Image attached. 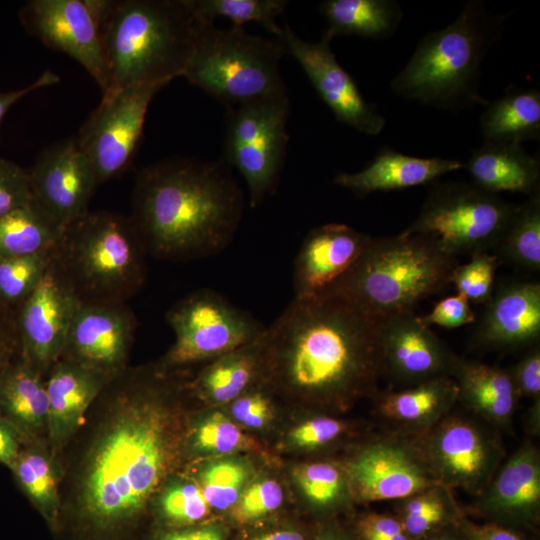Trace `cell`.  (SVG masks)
Returning a JSON list of instances; mask_svg holds the SVG:
<instances>
[{
  "instance_id": "cell-36",
  "label": "cell",
  "mask_w": 540,
  "mask_h": 540,
  "mask_svg": "<svg viewBox=\"0 0 540 540\" xmlns=\"http://www.w3.org/2000/svg\"><path fill=\"white\" fill-rule=\"evenodd\" d=\"M188 3L203 21L214 22L217 17L228 19L233 27L255 22L262 25L273 37H279L283 27L276 22L287 4V0H188Z\"/></svg>"
},
{
  "instance_id": "cell-6",
  "label": "cell",
  "mask_w": 540,
  "mask_h": 540,
  "mask_svg": "<svg viewBox=\"0 0 540 540\" xmlns=\"http://www.w3.org/2000/svg\"><path fill=\"white\" fill-rule=\"evenodd\" d=\"M458 264L431 236H371L351 270L322 294L382 319L413 311L421 300L450 285Z\"/></svg>"
},
{
  "instance_id": "cell-41",
  "label": "cell",
  "mask_w": 540,
  "mask_h": 540,
  "mask_svg": "<svg viewBox=\"0 0 540 540\" xmlns=\"http://www.w3.org/2000/svg\"><path fill=\"white\" fill-rule=\"evenodd\" d=\"M499 258L488 252L471 255V260L458 264L452 274L453 283L458 293L464 295L469 302L486 303L494 289L495 273Z\"/></svg>"
},
{
  "instance_id": "cell-56",
  "label": "cell",
  "mask_w": 540,
  "mask_h": 540,
  "mask_svg": "<svg viewBox=\"0 0 540 540\" xmlns=\"http://www.w3.org/2000/svg\"><path fill=\"white\" fill-rule=\"evenodd\" d=\"M419 540H466V537L459 523H455L437 529Z\"/></svg>"
},
{
  "instance_id": "cell-54",
  "label": "cell",
  "mask_w": 540,
  "mask_h": 540,
  "mask_svg": "<svg viewBox=\"0 0 540 540\" xmlns=\"http://www.w3.org/2000/svg\"><path fill=\"white\" fill-rule=\"evenodd\" d=\"M23 442L21 434L0 414V463L10 468Z\"/></svg>"
},
{
  "instance_id": "cell-47",
  "label": "cell",
  "mask_w": 540,
  "mask_h": 540,
  "mask_svg": "<svg viewBox=\"0 0 540 540\" xmlns=\"http://www.w3.org/2000/svg\"><path fill=\"white\" fill-rule=\"evenodd\" d=\"M420 320L427 326L434 324L452 329L474 323L476 316L470 307L468 299L458 293L457 295L446 297L439 301L432 311L420 317Z\"/></svg>"
},
{
  "instance_id": "cell-48",
  "label": "cell",
  "mask_w": 540,
  "mask_h": 540,
  "mask_svg": "<svg viewBox=\"0 0 540 540\" xmlns=\"http://www.w3.org/2000/svg\"><path fill=\"white\" fill-rule=\"evenodd\" d=\"M250 389L232 401L231 413L243 426L258 429L269 420L272 407L265 393L260 390L250 391Z\"/></svg>"
},
{
  "instance_id": "cell-39",
  "label": "cell",
  "mask_w": 540,
  "mask_h": 540,
  "mask_svg": "<svg viewBox=\"0 0 540 540\" xmlns=\"http://www.w3.org/2000/svg\"><path fill=\"white\" fill-rule=\"evenodd\" d=\"M50 265V253L0 257V306L16 308L33 292Z\"/></svg>"
},
{
  "instance_id": "cell-31",
  "label": "cell",
  "mask_w": 540,
  "mask_h": 540,
  "mask_svg": "<svg viewBox=\"0 0 540 540\" xmlns=\"http://www.w3.org/2000/svg\"><path fill=\"white\" fill-rule=\"evenodd\" d=\"M262 335L214 359L195 382L197 393L210 402L225 404L234 401L260 378L263 380Z\"/></svg>"
},
{
  "instance_id": "cell-2",
  "label": "cell",
  "mask_w": 540,
  "mask_h": 540,
  "mask_svg": "<svg viewBox=\"0 0 540 540\" xmlns=\"http://www.w3.org/2000/svg\"><path fill=\"white\" fill-rule=\"evenodd\" d=\"M165 371L125 369L108 383L114 414L88 454L79 491L81 511L99 527L136 515L173 462Z\"/></svg>"
},
{
  "instance_id": "cell-50",
  "label": "cell",
  "mask_w": 540,
  "mask_h": 540,
  "mask_svg": "<svg viewBox=\"0 0 540 540\" xmlns=\"http://www.w3.org/2000/svg\"><path fill=\"white\" fill-rule=\"evenodd\" d=\"M402 531L404 529L395 514L368 513L356 525L359 540H386Z\"/></svg>"
},
{
  "instance_id": "cell-49",
  "label": "cell",
  "mask_w": 540,
  "mask_h": 540,
  "mask_svg": "<svg viewBox=\"0 0 540 540\" xmlns=\"http://www.w3.org/2000/svg\"><path fill=\"white\" fill-rule=\"evenodd\" d=\"M519 397L540 398V348L534 345L520 361L507 369Z\"/></svg>"
},
{
  "instance_id": "cell-15",
  "label": "cell",
  "mask_w": 540,
  "mask_h": 540,
  "mask_svg": "<svg viewBox=\"0 0 540 540\" xmlns=\"http://www.w3.org/2000/svg\"><path fill=\"white\" fill-rule=\"evenodd\" d=\"M18 16L27 33L79 62L106 91L107 66L91 0H30Z\"/></svg>"
},
{
  "instance_id": "cell-1",
  "label": "cell",
  "mask_w": 540,
  "mask_h": 540,
  "mask_svg": "<svg viewBox=\"0 0 540 540\" xmlns=\"http://www.w3.org/2000/svg\"><path fill=\"white\" fill-rule=\"evenodd\" d=\"M262 352L263 380L322 405L375 396L383 375L380 319L328 294L294 298L266 326Z\"/></svg>"
},
{
  "instance_id": "cell-5",
  "label": "cell",
  "mask_w": 540,
  "mask_h": 540,
  "mask_svg": "<svg viewBox=\"0 0 540 540\" xmlns=\"http://www.w3.org/2000/svg\"><path fill=\"white\" fill-rule=\"evenodd\" d=\"M508 14L490 11L481 0L468 1L448 26L426 34L390 83L398 96L451 112L485 106L482 64L502 37Z\"/></svg>"
},
{
  "instance_id": "cell-28",
  "label": "cell",
  "mask_w": 540,
  "mask_h": 540,
  "mask_svg": "<svg viewBox=\"0 0 540 540\" xmlns=\"http://www.w3.org/2000/svg\"><path fill=\"white\" fill-rule=\"evenodd\" d=\"M478 187L500 192L531 195L539 190V158L528 154L520 144L483 142L464 162Z\"/></svg>"
},
{
  "instance_id": "cell-30",
  "label": "cell",
  "mask_w": 540,
  "mask_h": 540,
  "mask_svg": "<svg viewBox=\"0 0 540 540\" xmlns=\"http://www.w3.org/2000/svg\"><path fill=\"white\" fill-rule=\"evenodd\" d=\"M483 142L512 143L540 138V92L534 88H509L488 101L480 116Z\"/></svg>"
},
{
  "instance_id": "cell-40",
  "label": "cell",
  "mask_w": 540,
  "mask_h": 540,
  "mask_svg": "<svg viewBox=\"0 0 540 540\" xmlns=\"http://www.w3.org/2000/svg\"><path fill=\"white\" fill-rule=\"evenodd\" d=\"M248 477L249 470L243 462L221 460L205 468L200 488L210 508L226 510L237 503Z\"/></svg>"
},
{
  "instance_id": "cell-10",
  "label": "cell",
  "mask_w": 540,
  "mask_h": 540,
  "mask_svg": "<svg viewBox=\"0 0 540 540\" xmlns=\"http://www.w3.org/2000/svg\"><path fill=\"white\" fill-rule=\"evenodd\" d=\"M288 94L227 107L221 160L244 178L249 206L277 188L287 143Z\"/></svg>"
},
{
  "instance_id": "cell-45",
  "label": "cell",
  "mask_w": 540,
  "mask_h": 540,
  "mask_svg": "<svg viewBox=\"0 0 540 540\" xmlns=\"http://www.w3.org/2000/svg\"><path fill=\"white\" fill-rule=\"evenodd\" d=\"M349 430V424L344 420L328 415H318L298 424L290 432L289 438L300 449L316 450L343 439Z\"/></svg>"
},
{
  "instance_id": "cell-44",
  "label": "cell",
  "mask_w": 540,
  "mask_h": 540,
  "mask_svg": "<svg viewBox=\"0 0 540 540\" xmlns=\"http://www.w3.org/2000/svg\"><path fill=\"white\" fill-rule=\"evenodd\" d=\"M283 502L280 484L273 479H263L243 490L234 505L233 516L241 523L262 518L277 510Z\"/></svg>"
},
{
  "instance_id": "cell-14",
  "label": "cell",
  "mask_w": 540,
  "mask_h": 540,
  "mask_svg": "<svg viewBox=\"0 0 540 540\" xmlns=\"http://www.w3.org/2000/svg\"><path fill=\"white\" fill-rule=\"evenodd\" d=\"M162 84H135L102 96L83 124L77 142L98 184L123 173L141 140L148 107Z\"/></svg>"
},
{
  "instance_id": "cell-20",
  "label": "cell",
  "mask_w": 540,
  "mask_h": 540,
  "mask_svg": "<svg viewBox=\"0 0 540 540\" xmlns=\"http://www.w3.org/2000/svg\"><path fill=\"white\" fill-rule=\"evenodd\" d=\"M383 375L409 387L451 376L458 358L413 311L380 319Z\"/></svg>"
},
{
  "instance_id": "cell-58",
  "label": "cell",
  "mask_w": 540,
  "mask_h": 540,
  "mask_svg": "<svg viewBox=\"0 0 540 540\" xmlns=\"http://www.w3.org/2000/svg\"><path fill=\"white\" fill-rule=\"evenodd\" d=\"M528 432L533 436L540 433V398L532 400L528 410L527 421Z\"/></svg>"
},
{
  "instance_id": "cell-12",
  "label": "cell",
  "mask_w": 540,
  "mask_h": 540,
  "mask_svg": "<svg viewBox=\"0 0 540 540\" xmlns=\"http://www.w3.org/2000/svg\"><path fill=\"white\" fill-rule=\"evenodd\" d=\"M353 500L399 501L438 484L418 437L388 431L360 445L342 464Z\"/></svg>"
},
{
  "instance_id": "cell-4",
  "label": "cell",
  "mask_w": 540,
  "mask_h": 540,
  "mask_svg": "<svg viewBox=\"0 0 540 540\" xmlns=\"http://www.w3.org/2000/svg\"><path fill=\"white\" fill-rule=\"evenodd\" d=\"M108 85L102 96L135 84H162L182 76L201 19L188 0H91Z\"/></svg>"
},
{
  "instance_id": "cell-13",
  "label": "cell",
  "mask_w": 540,
  "mask_h": 540,
  "mask_svg": "<svg viewBox=\"0 0 540 540\" xmlns=\"http://www.w3.org/2000/svg\"><path fill=\"white\" fill-rule=\"evenodd\" d=\"M436 481L479 495L505 459L499 437L480 422L447 415L418 437Z\"/></svg>"
},
{
  "instance_id": "cell-22",
  "label": "cell",
  "mask_w": 540,
  "mask_h": 540,
  "mask_svg": "<svg viewBox=\"0 0 540 540\" xmlns=\"http://www.w3.org/2000/svg\"><path fill=\"white\" fill-rule=\"evenodd\" d=\"M370 238L338 223L310 231L294 262V298L315 297L328 290L351 270Z\"/></svg>"
},
{
  "instance_id": "cell-42",
  "label": "cell",
  "mask_w": 540,
  "mask_h": 540,
  "mask_svg": "<svg viewBox=\"0 0 540 540\" xmlns=\"http://www.w3.org/2000/svg\"><path fill=\"white\" fill-rule=\"evenodd\" d=\"M194 445L204 452L230 454L250 447V440L234 422L215 411L197 426Z\"/></svg>"
},
{
  "instance_id": "cell-52",
  "label": "cell",
  "mask_w": 540,
  "mask_h": 540,
  "mask_svg": "<svg viewBox=\"0 0 540 540\" xmlns=\"http://www.w3.org/2000/svg\"><path fill=\"white\" fill-rule=\"evenodd\" d=\"M19 356L15 311L0 306V373Z\"/></svg>"
},
{
  "instance_id": "cell-37",
  "label": "cell",
  "mask_w": 540,
  "mask_h": 540,
  "mask_svg": "<svg viewBox=\"0 0 540 540\" xmlns=\"http://www.w3.org/2000/svg\"><path fill=\"white\" fill-rule=\"evenodd\" d=\"M298 487L306 500L321 510H330L353 499L347 473L342 464L315 461L294 470Z\"/></svg>"
},
{
  "instance_id": "cell-46",
  "label": "cell",
  "mask_w": 540,
  "mask_h": 540,
  "mask_svg": "<svg viewBox=\"0 0 540 540\" xmlns=\"http://www.w3.org/2000/svg\"><path fill=\"white\" fill-rule=\"evenodd\" d=\"M30 202L27 170L0 157V217Z\"/></svg>"
},
{
  "instance_id": "cell-59",
  "label": "cell",
  "mask_w": 540,
  "mask_h": 540,
  "mask_svg": "<svg viewBox=\"0 0 540 540\" xmlns=\"http://www.w3.org/2000/svg\"><path fill=\"white\" fill-rule=\"evenodd\" d=\"M319 540H353V539L347 537L346 534L340 531L328 530L322 534V537Z\"/></svg>"
},
{
  "instance_id": "cell-34",
  "label": "cell",
  "mask_w": 540,
  "mask_h": 540,
  "mask_svg": "<svg viewBox=\"0 0 540 540\" xmlns=\"http://www.w3.org/2000/svg\"><path fill=\"white\" fill-rule=\"evenodd\" d=\"M397 502L395 515L413 540H419L444 526L459 523L464 516L453 490L439 483Z\"/></svg>"
},
{
  "instance_id": "cell-26",
  "label": "cell",
  "mask_w": 540,
  "mask_h": 540,
  "mask_svg": "<svg viewBox=\"0 0 540 540\" xmlns=\"http://www.w3.org/2000/svg\"><path fill=\"white\" fill-rule=\"evenodd\" d=\"M47 375L48 430L53 442L61 444L114 377L67 359H59Z\"/></svg>"
},
{
  "instance_id": "cell-18",
  "label": "cell",
  "mask_w": 540,
  "mask_h": 540,
  "mask_svg": "<svg viewBox=\"0 0 540 540\" xmlns=\"http://www.w3.org/2000/svg\"><path fill=\"white\" fill-rule=\"evenodd\" d=\"M27 173L31 201L61 228L89 212L99 184L76 137L44 149Z\"/></svg>"
},
{
  "instance_id": "cell-7",
  "label": "cell",
  "mask_w": 540,
  "mask_h": 540,
  "mask_svg": "<svg viewBox=\"0 0 540 540\" xmlns=\"http://www.w3.org/2000/svg\"><path fill=\"white\" fill-rule=\"evenodd\" d=\"M147 250L129 217L88 212L66 226L50 262L83 302H127L144 285Z\"/></svg>"
},
{
  "instance_id": "cell-35",
  "label": "cell",
  "mask_w": 540,
  "mask_h": 540,
  "mask_svg": "<svg viewBox=\"0 0 540 540\" xmlns=\"http://www.w3.org/2000/svg\"><path fill=\"white\" fill-rule=\"evenodd\" d=\"M496 247L502 259L528 271H539V190L529 195L524 203L517 205Z\"/></svg>"
},
{
  "instance_id": "cell-17",
  "label": "cell",
  "mask_w": 540,
  "mask_h": 540,
  "mask_svg": "<svg viewBox=\"0 0 540 540\" xmlns=\"http://www.w3.org/2000/svg\"><path fill=\"white\" fill-rule=\"evenodd\" d=\"M80 299L51 264L33 292L16 308L20 357L42 375L61 358Z\"/></svg>"
},
{
  "instance_id": "cell-21",
  "label": "cell",
  "mask_w": 540,
  "mask_h": 540,
  "mask_svg": "<svg viewBox=\"0 0 540 540\" xmlns=\"http://www.w3.org/2000/svg\"><path fill=\"white\" fill-rule=\"evenodd\" d=\"M474 510L487 521L514 528L536 527L540 519V452L525 441L500 464L476 496Z\"/></svg>"
},
{
  "instance_id": "cell-57",
  "label": "cell",
  "mask_w": 540,
  "mask_h": 540,
  "mask_svg": "<svg viewBox=\"0 0 540 540\" xmlns=\"http://www.w3.org/2000/svg\"><path fill=\"white\" fill-rule=\"evenodd\" d=\"M252 540H305V537L297 530L280 529L267 532Z\"/></svg>"
},
{
  "instance_id": "cell-33",
  "label": "cell",
  "mask_w": 540,
  "mask_h": 540,
  "mask_svg": "<svg viewBox=\"0 0 540 540\" xmlns=\"http://www.w3.org/2000/svg\"><path fill=\"white\" fill-rule=\"evenodd\" d=\"M62 231L31 201L0 217V257L50 253Z\"/></svg>"
},
{
  "instance_id": "cell-11",
  "label": "cell",
  "mask_w": 540,
  "mask_h": 540,
  "mask_svg": "<svg viewBox=\"0 0 540 540\" xmlns=\"http://www.w3.org/2000/svg\"><path fill=\"white\" fill-rule=\"evenodd\" d=\"M175 341L163 360L167 369L216 359L258 339L266 329L249 312L211 289H200L166 314Z\"/></svg>"
},
{
  "instance_id": "cell-8",
  "label": "cell",
  "mask_w": 540,
  "mask_h": 540,
  "mask_svg": "<svg viewBox=\"0 0 540 540\" xmlns=\"http://www.w3.org/2000/svg\"><path fill=\"white\" fill-rule=\"evenodd\" d=\"M286 53L277 37L253 35L243 27L220 29L201 20L183 77L226 108L287 95L280 73Z\"/></svg>"
},
{
  "instance_id": "cell-55",
  "label": "cell",
  "mask_w": 540,
  "mask_h": 540,
  "mask_svg": "<svg viewBox=\"0 0 540 540\" xmlns=\"http://www.w3.org/2000/svg\"><path fill=\"white\" fill-rule=\"evenodd\" d=\"M162 540H223L222 534L214 527H203L194 530L173 532Z\"/></svg>"
},
{
  "instance_id": "cell-16",
  "label": "cell",
  "mask_w": 540,
  "mask_h": 540,
  "mask_svg": "<svg viewBox=\"0 0 540 540\" xmlns=\"http://www.w3.org/2000/svg\"><path fill=\"white\" fill-rule=\"evenodd\" d=\"M278 38L339 122L372 136L382 131L385 118L376 104L364 98L353 77L338 62L331 49V35L324 32L320 41H306L286 24Z\"/></svg>"
},
{
  "instance_id": "cell-53",
  "label": "cell",
  "mask_w": 540,
  "mask_h": 540,
  "mask_svg": "<svg viewBox=\"0 0 540 540\" xmlns=\"http://www.w3.org/2000/svg\"><path fill=\"white\" fill-rule=\"evenodd\" d=\"M60 78L51 71H45L36 81L26 87L0 92V126L10 108L24 96L38 89L58 83Z\"/></svg>"
},
{
  "instance_id": "cell-19",
  "label": "cell",
  "mask_w": 540,
  "mask_h": 540,
  "mask_svg": "<svg viewBox=\"0 0 540 540\" xmlns=\"http://www.w3.org/2000/svg\"><path fill=\"white\" fill-rule=\"evenodd\" d=\"M136 327V316L127 302L80 301L60 359L115 377L126 369Z\"/></svg>"
},
{
  "instance_id": "cell-24",
  "label": "cell",
  "mask_w": 540,
  "mask_h": 540,
  "mask_svg": "<svg viewBox=\"0 0 540 540\" xmlns=\"http://www.w3.org/2000/svg\"><path fill=\"white\" fill-rule=\"evenodd\" d=\"M375 397L376 412L389 431L420 437L450 413L458 387L451 376H442Z\"/></svg>"
},
{
  "instance_id": "cell-9",
  "label": "cell",
  "mask_w": 540,
  "mask_h": 540,
  "mask_svg": "<svg viewBox=\"0 0 540 540\" xmlns=\"http://www.w3.org/2000/svg\"><path fill=\"white\" fill-rule=\"evenodd\" d=\"M516 207L474 183H441L402 234L431 236L456 257L487 252L497 246Z\"/></svg>"
},
{
  "instance_id": "cell-25",
  "label": "cell",
  "mask_w": 540,
  "mask_h": 540,
  "mask_svg": "<svg viewBox=\"0 0 540 540\" xmlns=\"http://www.w3.org/2000/svg\"><path fill=\"white\" fill-rule=\"evenodd\" d=\"M464 168V162L440 157L423 158L382 148L360 171L338 173L333 183L358 196L425 185Z\"/></svg>"
},
{
  "instance_id": "cell-23",
  "label": "cell",
  "mask_w": 540,
  "mask_h": 540,
  "mask_svg": "<svg viewBox=\"0 0 540 540\" xmlns=\"http://www.w3.org/2000/svg\"><path fill=\"white\" fill-rule=\"evenodd\" d=\"M540 336V284L512 281L493 289L475 331L477 344L494 349L534 346Z\"/></svg>"
},
{
  "instance_id": "cell-38",
  "label": "cell",
  "mask_w": 540,
  "mask_h": 540,
  "mask_svg": "<svg viewBox=\"0 0 540 540\" xmlns=\"http://www.w3.org/2000/svg\"><path fill=\"white\" fill-rule=\"evenodd\" d=\"M10 469L22 490L39 509L49 514L55 511L56 476L51 462L43 453L22 445Z\"/></svg>"
},
{
  "instance_id": "cell-27",
  "label": "cell",
  "mask_w": 540,
  "mask_h": 540,
  "mask_svg": "<svg viewBox=\"0 0 540 540\" xmlns=\"http://www.w3.org/2000/svg\"><path fill=\"white\" fill-rule=\"evenodd\" d=\"M451 377L458 401L494 428L507 427L520 399L507 369L457 358Z\"/></svg>"
},
{
  "instance_id": "cell-51",
  "label": "cell",
  "mask_w": 540,
  "mask_h": 540,
  "mask_svg": "<svg viewBox=\"0 0 540 540\" xmlns=\"http://www.w3.org/2000/svg\"><path fill=\"white\" fill-rule=\"evenodd\" d=\"M459 526L466 540H530L518 528L486 521L477 523L463 516Z\"/></svg>"
},
{
  "instance_id": "cell-3",
  "label": "cell",
  "mask_w": 540,
  "mask_h": 540,
  "mask_svg": "<svg viewBox=\"0 0 540 540\" xmlns=\"http://www.w3.org/2000/svg\"><path fill=\"white\" fill-rule=\"evenodd\" d=\"M243 208V192L224 161L171 158L139 171L129 218L148 254L183 261L227 246Z\"/></svg>"
},
{
  "instance_id": "cell-29",
  "label": "cell",
  "mask_w": 540,
  "mask_h": 540,
  "mask_svg": "<svg viewBox=\"0 0 540 540\" xmlns=\"http://www.w3.org/2000/svg\"><path fill=\"white\" fill-rule=\"evenodd\" d=\"M43 376L20 356L0 373V414L24 440L48 428L49 402Z\"/></svg>"
},
{
  "instance_id": "cell-43",
  "label": "cell",
  "mask_w": 540,
  "mask_h": 540,
  "mask_svg": "<svg viewBox=\"0 0 540 540\" xmlns=\"http://www.w3.org/2000/svg\"><path fill=\"white\" fill-rule=\"evenodd\" d=\"M164 516L178 525L201 521L210 512L200 486L193 482H178L168 487L161 498Z\"/></svg>"
},
{
  "instance_id": "cell-32",
  "label": "cell",
  "mask_w": 540,
  "mask_h": 540,
  "mask_svg": "<svg viewBox=\"0 0 540 540\" xmlns=\"http://www.w3.org/2000/svg\"><path fill=\"white\" fill-rule=\"evenodd\" d=\"M320 13L328 27L325 32L380 40L391 37L403 18L401 5L395 0H326Z\"/></svg>"
}]
</instances>
